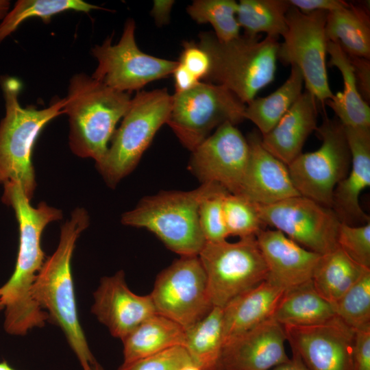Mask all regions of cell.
Masks as SVG:
<instances>
[{"label":"cell","mask_w":370,"mask_h":370,"mask_svg":"<svg viewBox=\"0 0 370 370\" xmlns=\"http://www.w3.org/2000/svg\"><path fill=\"white\" fill-rule=\"evenodd\" d=\"M1 201L10 206L18 224L19 241L14 270L0 287V301L4 307L3 328L10 335L23 336L49 320L47 313L32 297V288L45 262L41 236L45 227L62 218L60 210L42 201L36 208L16 182L3 184Z\"/></svg>","instance_id":"cell-1"},{"label":"cell","mask_w":370,"mask_h":370,"mask_svg":"<svg viewBox=\"0 0 370 370\" xmlns=\"http://www.w3.org/2000/svg\"><path fill=\"white\" fill-rule=\"evenodd\" d=\"M88 225L86 210L75 208L62 226L58 247L45 261L32 288L33 299L49 320L61 328L83 370H90L96 360L78 317L71 259L75 243Z\"/></svg>","instance_id":"cell-2"},{"label":"cell","mask_w":370,"mask_h":370,"mask_svg":"<svg viewBox=\"0 0 370 370\" xmlns=\"http://www.w3.org/2000/svg\"><path fill=\"white\" fill-rule=\"evenodd\" d=\"M131 100L129 92L116 90L84 73L74 75L64 98L72 152L92 158L96 164L101 162Z\"/></svg>","instance_id":"cell-3"},{"label":"cell","mask_w":370,"mask_h":370,"mask_svg":"<svg viewBox=\"0 0 370 370\" xmlns=\"http://www.w3.org/2000/svg\"><path fill=\"white\" fill-rule=\"evenodd\" d=\"M198 37L197 45L210 58L206 82L225 86L247 104L274 80L279 38L240 35L221 42L213 32H201Z\"/></svg>","instance_id":"cell-4"},{"label":"cell","mask_w":370,"mask_h":370,"mask_svg":"<svg viewBox=\"0 0 370 370\" xmlns=\"http://www.w3.org/2000/svg\"><path fill=\"white\" fill-rule=\"evenodd\" d=\"M5 114L0 123V183H18L31 200L36 187L32 156L34 144L45 125L64 114L65 101L57 99L47 108L23 107L18 101L21 83L14 77L0 79Z\"/></svg>","instance_id":"cell-5"},{"label":"cell","mask_w":370,"mask_h":370,"mask_svg":"<svg viewBox=\"0 0 370 370\" xmlns=\"http://www.w3.org/2000/svg\"><path fill=\"white\" fill-rule=\"evenodd\" d=\"M220 186L204 183L192 190H164L146 196L134 209L123 214L121 223L150 231L181 256H198L206 243L199 226V208L203 200Z\"/></svg>","instance_id":"cell-6"},{"label":"cell","mask_w":370,"mask_h":370,"mask_svg":"<svg viewBox=\"0 0 370 370\" xmlns=\"http://www.w3.org/2000/svg\"><path fill=\"white\" fill-rule=\"evenodd\" d=\"M173 95L166 88L138 91L132 98L107 153L96 164L106 184L114 188L139 162L159 129L167 121Z\"/></svg>","instance_id":"cell-7"},{"label":"cell","mask_w":370,"mask_h":370,"mask_svg":"<svg viewBox=\"0 0 370 370\" xmlns=\"http://www.w3.org/2000/svg\"><path fill=\"white\" fill-rule=\"evenodd\" d=\"M246 104L223 86L199 82L186 91L175 92L166 124L180 143L193 151L214 129L245 120Z\"/></svg>","instance_id":"cell-8"},{"label":"cell","mask_w":370,"mask_h":370,"mask_svg":"<svg viewBox=\"0 0 370 370\" xmlns=\"http://www.w3.org/2000/svg\"><path fill=\"white\" fill-rule=\"evenodd\" d=\"M198 257L206 272L213 307L230 301L264 282L267 267L256 237L206 242Z\"/></svg>","instance_id":"cell-9"},{"label":"cell","mask_w":370,"mask_h":370,"mask_svg":"<svg viewBox=\"0 0 370 370\" xmlns=\"http://www.w3.org/2000/svg\"><path fill=\"white\" fill-rule=\"evenodd\" d=\"M316 132L320 147L301 153L287 166L300 195L332 208L334 188L350 169L351 153L344 126L337 118L325 116Z\"/></svg>","instance_id":"cell-10"},{"label":"cell","mask_w":370,"mask_h":370,"mask_svg":"<svg viewBox=\"0 0 370 370\" xmlns=\"http://www.w3.org/2000/svg\"><path fill=\"white\" fill-rule=\"evenodd\" d=\"M329 12L303 13L291 5L286 13L288 29L280 42L278 59L301 71L306 90L322 105L334 95L328 82L325 26Z\"/></svg>","instance_id":"cell-11"},{"label":"cell","mask_w":370,"mask_h":370,"mask_svg":"<svg viewBox=\"0 0 370 370\" xmlns=\"http://www.w3.org/2000/svg\"><path fill=\"white\" fill-rule=\"evenodd\" d=\"M135 29L134 21L128 19L118 43L112 45L110 36L92 49L98 62L91 76L93 79L116 90L129 92L173 74L177 61L157 58L140 50Z\"/></svg>","instance_id":"cell-12"},{"label":"cell","mask_w":370,"mask_h":370,"mask_svg":"<svg viewBox=\"0 0 370 370\" xmlns=\"http://www.w3.org/2000/svg\"><path fill=\"white\" fill-rule=\"evenodd\" d=\"M157 314L186 329L213 308L198 256H181L157 276L149 294Z\"/></svg>","instance_id":"cell-13"},{"label":"cell","mask_w":370,"mask_h":370,"mask_svg":"<svg viewBox=\"0 0 370 370\" xmlns=\"http://www.w3.org/2000/svg\"><path fill=\"white\" fill-rule=\"evenodd\" d=\"M260 217L305 249L323 255L338 248L341 222L332 208L298 195L267 204H257Z\"/></svg>","instance_id":"cell-14"},{"label":"cell","mask_w":370,"mask_h":370,"mask_svg":"<svg viewBox=\"0 0 370 370\" xmlns=\"http://www.w3.org/2000/svg\"><path fill=\"white\" fill-rule=\"evenodd\" d=\"M192 152L188 169L204 183H216L241 195L249 160L247 138L236 125L218 127Z\"/></svg>","instance_id":"cell-15"},{"label":"cell","mask_w":370,"mask_h":370,"mask_svg":"<svg viewBox=\"0 0 370 370\" xmlns=\"http://www.w3.org/2000/svg\"><path fill=\"white\" fill-rule=\"evenodd\" d=\"M292 353L310 370H354L355 330L337 316L316 325H283Z\"/></svg>","instance_id":"cell-16"},{"label":"cell","mask_w":370,"mask_h":370,"mask_svg":"<svg viewBox=\"0 0 370 370\" xmlns=\"http://www.w3.org/2000/svg\"><path fill=\"white\" fill-rule=\"evenodd\" d=\"M283 326L271 318L224 343L217 370H271L289 360Z\"/></svg>","instance_id":"cell-17"},{"label":"cell","mask_w":370,"mask_h":370,"mask_svg":"<svg viewBox=\"0 0 370 370\" xmlns=\"http://www.w3.org/2000/svg\"><path fill=\"white\" fill-rule=\"evenodd\" d=\"M93 297L91 312L114 337L121 340L156 313L150 295L134 293L123 271L101 278Z\"/></svg>","instance_id":"cell-18"},{"label":"cell","mask_w":370,"mask_h":370,"mask_svg":"<svg viewBox=\"0 0 370 370\" xmlns=\"http://www.w3.org/2000/svg\"><path fill=\"white\" fill-rule=\"evenodd\" d=\"M351 153L347 176L335 187L332 209L341 223L359 226L370 222L359 204L362 191L370 186V127H345Z\"/></svg>","instance_id":"cell-19"},{"label":"cell","mask_w":370,"mask_h":370,"mask_svg":"<svg viewBox=\"0 0 370 370\" xmlns=\"http://www.w3.org/2000/svg\"><path fill=\"white\" fill-rule=\"evenodd\" d=\"M256 237L267 267L266 280L285 291L312 280L321 255L277 230L264 229Z\"/></svg>","instance_id":"cell-20"},{"label":"cell","mask_w":370,"mask_h":370,"mask_svg":"<svg viewBox=\"0 0 370 370\" xmlns=\"http://www.w3.org/2000/svg\"><path fill=\"white\" fill-rule=\"evenodd\" d=\"M261 138L258 132H251L246 138L249 160L241 195L260 205L300 195L292 182L287 165L263 147Z\"/></svg>","instance_id":"cell-21"},{"label":"cell","mask_w":370,"mask_h":370,"mask_svg":"<svg viewBox=\"0 0 370 370\" xmlns=\"http://www.w3.org/2000/svg\"><path fill=\"white\" fill-rule=\"evenodd\" d=\"M318 103L310 92H303L279 122L261 135L263 147L288 166L302 153L306 139L318 127Z\"/></svg>","instance_id":"cell-22"},{"label":"cell","mask_w":370,"mask_h":370,"mask_svg":"<svg viewBox=\"0 0 370 370\" xmlns=\"http://www.w3.org/2000/svg\"><path fill=\"white\" fill-rule=\"evenodd\" d=\"M285 291L265 280L223 308V344L272 318Z\"/></svg>","instance_id":"cell-23"},{"label":"cell","mask_w":370,"mask_h":370,"mask_svg":"<svg viewBox=\"0 0 370 370\" xmlns=\"http://www.w3.org/2000/svg\"><path fill=\"white\" fill-rule=\"evenodd\" d=\"M328 42L341 47L346 54L370 59V17L367 4H347L328 12L325 26Z\"/></svg>","instance_id":"cell-24"},{"label":"cell","mask_w":370,"mask_h":370,"mask_svg":"<svg viewBox=\"0 0 370 370\" xmlns=\"http://www.w3.org/2000/svg\"><path fill=\"white\" fill-rule=\"evenodd\" d=\"M123 363L151 356L175 346H183L185 329L159 314L145 319L123 340Z\"/></svg>","instance_id":"cell-25"},{"label":"cell","mask_w":370,"mask_h":370,"mask_svg":"<svg viewBox=\"0 0 370 370\" xmlns=\"http://www.w3.org/2000/svg\"><path fill=\"white\" fill-rule=\"evenodd\" d=\"M329 65L336 67L343 80V90L334 95L325 103L335 113L345 127H370V107L360 96L356 83L353 68L347 54L339 45L328 42Z\"/></svg>","instance_id":"cell-26"},{"label":"cell","mask_w":370,"mask_h":370,"mask_svg":"<svg viewBox=\"0 0 370 370\" xmlns=\"http://www.w3.org/2000/svg\"><path fill=\"white\" fill-rule=\"evenodd\" d=\"M335 316L334 306L317 293L311 280L286 291L272 318L282 326H311Z\"/></svg>","instance_id":"cell-27"},{"label":"cell","mask_w":370,"mask_h":370,"mask_svg":"<svg viewBox=\"0 0 370 370\" xmlns=\"http://www.w3.org/2000/svg\"><path fill=\"white\" fill-rule=\"evenodd\" d=\"M369 269L338 247L321 256L312 282L317 293L333 306Z\"/></svg>","instance_id":"cell-28"},{"label":"cell","mask_w":370,"mask_h":370,"mask_svg":"<svg viewBox=\"0 0 370 370\" xmlns=\"http://www.w3.org/2000/svg\"><path fill=\"white\" fill-rule=\"evenodd\" d=\"M291 66L288 77L278 89L246 104L244 118L251 121L261 135L267 134L279 122L303 92L302 74L297 66Z\"/></svg>","instance_id":"cell-29"},{"label":"cell","mask_w":370,"mask_h":370,"mask_svg":"<svg viewBox=\"0 0 370 370\" xmlns=\"http://www.w3.org/2000/svg\"><path fill=\"white\" fill-rule=\"evenodd\" d=\"M223 346V308L213 307L200 321L185 329L184 347L194 365L217 370Z\"/></svg>","instance_id":"cell-30"},{"label":"cell","mask_w":370,"mask_h":370,"mask_svg":"<svg viewBox=\"0 0 370 370\" xmlns=\"http://www.w3.org/2000/svg\"><path fill=\"white\" fill-rule=\"evenodd\" d=\"M290 7L288 0H241L236 18L245 36L256 37L265 33L283 37L288 29L286 13Z\"/></svg>","instance_id":"cell-31"},{"label":"cell","mask_w":370,"mask_h":370,"mask_svg":"<svg viewBox=\"0 0 370 370\" xmlns=\"http://www.w3.org/2000/svg\"><path fill=\"white\" fill-rule=\"evenodd\" d=\"M101 9L103 8L82 0L17 1L0 24V43L29 18L38 17L47 24L53 16L67 10L89 12Z\"/></svg>","instance_id":"cell-32"},{"label":"cell","mask_w":370,"mask_h":370,"mask_svg":"<svg viewBox=\"0 0 370 370\" xmlns=\"http://www.w3.org/2000/svg\"><path fill=\"white\" fill-rule=\"evenodd\" d=\"M237 10L238 2L234 0H195L186 8L196 23L210 24L221 42L230 41L241 35Z\"/></svg>","instance_id":"cell-33"},{"label":"cell","mask_w":370,"mask_h":370,"mask_svg":"<svg viewBox=\"0 0 370 370\" xmlns=\"http://www.w3.org/2000/svg\"><path fill=\"white\" fill-rule=\"evenodd\" d=\"M333 306L336 315L354 330H370V269Z\"/></svg>","instance_id":"cell-34"},{"label":"cell","mask_w":370,"mask_h":370,"mask_svg":"<svg viewBox=\"0 0 370 370\" xmlns=\"http://www.w3.org/2000/svg\"><path fill=\"white\" fill-rule=\"evenodd\" d=\"M223 208L228 236H256L264 229L256 204L246 197L228 193L224 197Z\"/></svg>","instance_id":"cell-35"},{"label":"cell","mask_w":370,"mask_h":370,"mask_svg":"<svg viewBox=\"0 0 370 370\" xmlns=\"http://www.w3.org/2000/svg\"><path fill=\"white\" fill-rule=\"evenodd\" d=\"M220 186L200 204L199 222L206 242H220L228 237L223 217V200L228 193Z\"/></svg>","instance_id":"cell-36"},{"label":"cell","mask_w":370,"mask_h":370,"mask_svg":"<svg viewBox=\"0 0 370 370\" xmlns=\"http://www.w3.org/2000/svg\"><path fill=\"white\" fill-rule=\"evenodd\" d=\"M338 247L353 261L370 269V222L359 226L340 223Z\"/></svg>","instance_id":"cell-37"},{"label":"cell","mask_w":370,"mask_h":370,"mask_svg":"<svg viewBox=\"0 0 370 370\" xmlns=\"http://www.w3.org/2000/svg\"><path fill=\"white\" fill-rule=\"evenodd\" d=\"M193 364L183 346H175L130 362L122 363L117 370H180Z\"/></svg>","instance_id":"cell-38"},{"label":"cell","mask_w":370,"mask_h":370,"mask_svg":"<svg viewBox=\"0 0 370 370\" xmlns=\"http://www.w3.org/2000/svg\"><path fill=\"white\" fill-rule=\"evenodd\" d=\"M177 62L199 81L205 79L210 70V62L207 53L193 41L184 42Z\"/></svg>","instance_id":"cell-39"},{"label":"cell","mask_w":370,"mask_h":370,"mask_svg":"<svg viewBox=\"0 0 370 370\" xmlns=\"http://www.w3.org/2000/svg\"><path fill=\"white\" fill-rule=\"evenodd\" d=\"M348 56V55H347ZM353 68L358 90L362 98L370 101V61L365 58L348 56Z\"/></svg>","instance_id":"cell-40"},{"label":"cell","mask_w":370,"mask_h":370,"mask_svg":"<svg viewBox=\"0 0 370 370\" xmlns=\"http://www.w3.org/2000/svg\"><path fill=\"white\" fill-rule=\"evenodd\" d=\"M354 370H370V330L355 331Z\"/></svg>","instance_id":"cell-41"},{"label":"cell","mask_w":370,"mask_h":370,"mask_svg":"<svg viewBox=\"0 0 370 370\" xmlns=\"http://www.w3.org/2000/svg\"><path fill=\"white\" fill-rule=\"evenodd\" d=\"M289 4L303 13L314 11L331 12L345 6L347 2L342 0H288Z\"/></svg>","instance_id":"cell-42"},{"label":"cell","mask_w":370,"mask_h":370,"mask_svg":"<svg viewBox=\"0 0 370 370\" xmlns=\"http://www.w3.org/2000/svg\"><path fill=\"white\" fill-rule=\"evenodd\" d=\"M172 75L174 77L175 92L190 90L200 82L179 62Z\"/></svg>","instance_id":"cell-43"},{"label":"cell","mask_w":370,"mask_h":370,"mask_svg":"<svg viewBox=\"0 0 370 370\" xmlns=\"http://www.w3.org/2000/svg\"><path fill=\"white\" fill-rule=\"evenodd\" d=\"M151 10L158 26H162L169 23L171 8L175 3L173 0H154Z\"/></svg>","instance_id":"cell-44"},{"label":"cell","mask_w":370,"mask_h":370,"mask_svg":"<svg viewBox=\"0 0 370 370\" xmlns=\"http://www.w3.org/2000/svg\"><path fill=\"white\" fill-rule=\"evenodd\" d=\"M292 354V357L287 362L280 364L271 370H310L297 354Z\"/></svg>","instance_id":"cell-45"},{"label":"cell","mask_w":370,"mask_h":370,"mask_svg":"<svg viewBox=\"0 0 370 370\" xmlns=\"http://www.w3.org/2000/svg\"><path fill=\"white\" fill-rule=\"evenodd\" d=\"M0 370H15L5 360L0 362Z\"/></svg>","instance_id":"cell-46"},{"label":"cell","mask_w":370,"mask_h":370,"mask_svg":"<svg viewBox=\"0 0 370 370\" xmlns=\"http://www.w3.org/2000/svg\"><path fill=\"white\" fill-rule=\"evenodd\" d=\"M180 370H201V369L196 367L193 364H189V365L184 366Z\"/></svg>","instance_id":"cell-47"},{"label":"cell","mask_w":370,"mask_h":370,"mask_svg":"<svg viewBox=\"0 0 370 370\" xmlns=\"http://www.w3.org/2000/svg\"><path fill=\"white\" fill-rule=\"evenodd\" d=\"M90 370H104L103 368L96 361L91 367Z\"/></svg>","instance_id":"cell-48"},{"label":"cell","mask_w":370,"mask_h":370,"mask_svg":"<svg viewBox=\"0 0 370 370\" xmlns=\"http://www.w3.org/2000/svg\"><path fill=\"white\" fill-rule=\"evenodd\" d=\"M4 310V307H3V304H1V302L0 301V312L1 310Z\"/></svg>","instance_id":"cell-49"},{"label":"cell","mask_w":370,"mask_h":370,"mask_svg":"<svg viewBox=\"0 0 370 370\" xmlns=\"http://www.w3.org/2000/svg\"><path fill=\"white\" fill-rule=\"evenodd\" d=\"M1 6H0V16H1Z\"/></svg>","instance_id":"cell-50"}]
</instances>
